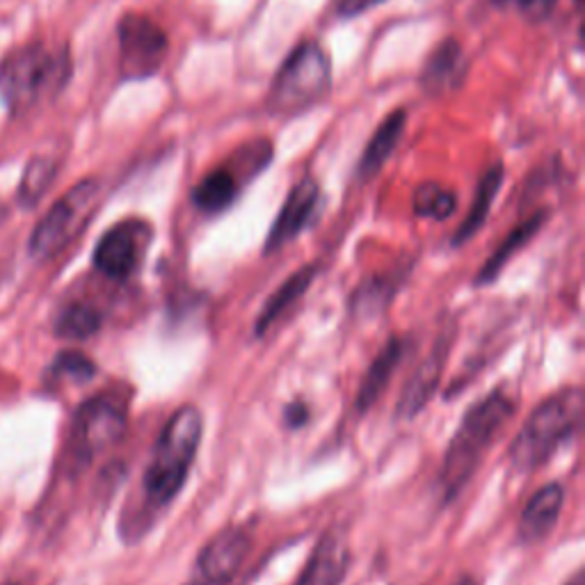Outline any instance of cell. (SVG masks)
<instances>
[{
	"mask_svg": "<svg viewBox=\"0 0 585 585\" xmlns=\"http://www.w3.org/2000/svg\"><path fill=\"white\" fill-rule=\"evenodd\" d=\"M204 419L194 405L179 407L167 419L142 475L144 510L161 512L179 496L198 458Z\"/></svg>",
	"mask_w": 585,
	"mask_h": 585,
	"instance_id": "obj_1",
	"label": "cell"
},
{
	"mask_svg": "<svg viewBox=\"0 0 585 585\" xmlns=\"http://www.w3.org/2000/svg\"><path fill=\"white\" fill-rule=\"evenodd\" d=\"M512 409V400L501 392H492L469 407L462 423L448 442L442 462L440 489L444 494V501H450L469 485L473 473L485 460L489 446L498 437V432L510 421Z\"/></svg>",
	"mask_w": 585,
	"mask_h": 585,
	"instance_id": "obj_2",
	"label": "cell"
},
{
	"mask_svg": "<svg viewBox=\"0 0 585 585\" xmlns=\"http://www.w3.org/2000/svg\"><path fill=\"white\" fill-rule=\"evenodd\" d=\"M583 419L581 386L562 389L539 403L510 446V462L517 471H535L545 465L554 450L568 442Z\"/></svg>",
	"mask_w": 585,
	"mask_h": 585,
	"instance_id": "obj_3",
	"label": "cell"
},
{
	"mask_svg": "<svg viewBox=\"0 0 585 585\" xmlns=\"http://www.w3.org/2000/svg\"><path fill=\"white\" fill-rule=\"evenodd\" d=\"M332 85L330 58L316 41L300 44L272 80L268 105L277 115H297L316 105Z\"/></svg>",
	"mask_w": 585,
	"mask_h": 585,
	"instance_id": "obj_4",
	"label": "cell"
},
{
	"mask_svg": "<svg viewBox=\"0 0 585 585\" xmlns=\"http://www.w3.org/2000/svg\"><path fill=\"white\" fill-rule=\"evenodd\" d=\"M64 76L67 58L55 55L41 44H28L5 58L0 67V90L14 111H26Z\"/></svg>",
	"mask_w": 585,
	"mask_h": 585,
	"instance_id": "obj_5",
	"label": "cell"
},
{
	"mask_svg": "<svg viewBox=\"0 0 585 585\" xmlns=\"http://www.w3.org/2000/svg\"><path fill=\"white\" fill-rule=\"evenodd\" d=\"M99 198V183L85 179L60 198L51 211L39 220L30 236V254L35 258H49L67 245L76 231L88 220Z\"/></svg>",
	"mask_w": 585,
	"mask_h": 585,
	"instance_id": "obj_6",
	"label": "cell"
},
{
	"mask_svg": "<svg viewBox=\"0 0 585 585\" xmlns=\"http://www.w3.org/2000/svg\"><path fill=\"white\" fill-rule=\"evenodd\" d=\"M126 430V411L111 398H92L76 411L72 425V453L78 462H90L117 444Z\"/></svg>",
	"mask_w": 585,
	"mask_h": 585,
	"instance_id": "obj_7",
	"label": "cell"
},
{
	"mask_svg": "<svg viewBox=\"0 0 585 585\" xmlns=\"http://www.w3.org/2000/svg\"><path fill=\"white\" fill-rule=\"evenodd\" d=\"M119 51L126 76H154L167 53V35L154 18L126 14L119 21Z\"/></svg>",
	"mask_w": 585,
	"mask_h": 585,
	"instance_id": "obj_8",
	"label": "cell"
},
{
	"mask_svg": "<svg viewBox=\"0 0 585 585\" xmlns=\"http://www.w3.org/2000/svg\"><path fill=\"white\" fill-rule=\"evenodd\" d=\"M149 225L126 220L101 236L94 250V266L111 279H126L136 272L149 243Z\"/></svg>",
	"mask_w": 585,
	"mask_h": 585,
	"instance_id": "obj_9",
	"label": "cell"
},
{
	"mask_svg": "<svg viewBox=\"0 0 585 585\" xmlns=\"http://www.w3.org/2000/svg\"><path fill=\"white\" fill-rule=\"evenodd\" d=\"M252 539L243 529H225L200 551L198 574L204 585H227L250 556Z\"/></svg>",
	"mask_w": 585,
	"mask_h": 585,
	"instance_id": "obj_10",
	"label": "cell"
},
{
	"mask_svg": "<svg viewBox=\"0 0 585 585\" xmlns=\"http://www.w3.org/2000/svg\"><path fill=\"white\" fill-rule=\"evenodd\" d=\"M450 343H453V328H448L437 341L432 345L430 355L421 361V366L415 371V376L409 378V382L403 389V396L398 400V417L403 419H415L419 411L430 403V398L435 396L444 366L448 361L450 353Z\"/></svg>",
	"mask_w": 585,
	"mask_h": 585,
	"instance_id": "obj_11",
	"label": "cell"
},
{
	"mask_svg": "<svg viewBox=\"0 0 585 585\" xmlns=\"http://www.w3.org/2000/svg\"><path fill=\"white\" fill-rule=\"evenodd\" d=\"M320 202V186L314 179H302L281 206L277 220L266 238V254L277 252L307 229Z\"/></svg>",
	"mask_w": 585,
	"mask_h": 585,
	"instance_id": "obj_12",
	"label": "cell"
},
{
	"mask_svg": "<svg viewBox=\"0 0 585 585\" xmlns=\"http://www.w3.org/2000/svg\"><path fill=\"white\" fill-rule=\"evenodd\" d=\"M565 504V489L558 483L539 487L531 498L529 504L519 517V539L526 542V545H535V542L545 539L558 524V517Z\"/></svg>",
	"mask_w": 585,
	"mask_h": 585,
	"instance_id": "obj_13",
	"label": "cell"
},
{
	"mask_svg": "<svg viewBox=\"0 0 585 585\" xmlns=\"http://www.w3.org/2000/svg\"><path fill=\"white\" fill-rule=\"evenodd\" d=\"M348 545L341 535L325 533L293 585H341L348 572Z\"/></svg>",
	"mask_w": 585,
	"mask_h": 585,
	"instance_id": "obj_14",
	"label": "cell"
},
{
	"mask_svg": "<svg viewBox=\"0 0 585 585\" xmlns=\"http://www.w3.org/2000/svg\"><path fill=\"white\" fill-rule=\"evenodd\" d=\"M462 76H465V51H462V44L458 39L448 37L428 58L423 74H421V82H423L425 92L444 94L448 90L458 88Z\"/></svg>",
	"mask_w": 585,
	"mask_h": 585,
	"instance_id": "obj_15",
	"label": "cell"
},
{
	"mask_svg": "<svg viewBox=\"0 0 585 585\" xmlns=\"http://www.w3.org/2000/svg\"><path fill=\"white\" fill-rule=\"evenodd\" d=\"M403 357H405V341L394 336L380 351V355L373 359V364L368 366L364 382L359 386V396H357L359 411H368L380 400L384 389L389 386V382H392L396 368L400 366Z\"/></svg>",
	"mask_w": 585,
	"mask_h": 585,
	"instance_id": "obj_16",
	"label": "cell"
},
{
	"mask_svg": "<svg viewBox=\"0 0 585 585\" xmlns=\"http://www.w3.org/2000/svg\"><path fill=\"white\" fill-rule=\"evenodd\" d=\"M316 277V268L314 266H305V268H300L297 272H293L284 284H281L270 297L268 302L264 305L262 314L256 316V322H254V334L256 336H264L272 325L284 316L295 302L305 295L311 287V281Z\"/></svg>",
	"mask_w": 585,
	"mask_h": 585,
	"instance_id": "obj_17",
	"label": "cell"
},
{
	"mask_svg": "<svg viewBox=\"0 0 585 585\" xmlns=\"http://www.w3.org/2000/svg\"><path fill=\"white\" fill-rule=\"evenodd\" d=\"M547 220V213L545 211H537L535 215H531L529 220H524L519 227H514L508 236H506V241L496 247V252L487 258L485 266L481 268L479 277L473 279V284L475 287H487L492 284V281L501 275V270L508 266L510 258L522 250L526 247V243H531V238L542 229V225H545Z\"/></svg>",
	"mask_w": 585,
	"mask_h": 585,
	"instance_id": "obj_18",
	"label": "cell"
},
{
	"mask_svg": "<svg viewBox=\"0 0 585 585\" xmlns=\"http://www.w3.org/2000/svg\"><path fill=\"white\" fill-rule=\"evenodd\" d=\"M407 124V113L405 111H394L389 115L373 133V138L368 140L364 154L359 158V177H373L376 171L386 163V158L394 154V149L405 131Z\"/></svg>",
	"mask_w": 585,
	"mask_h": 585,
	"instance_id": "obj_19",
	"label": "cell"
},
{
	"mask_svg": "<svg viewBox=\"0 0 585 585\" xmlns=\"http://www.w3.org/2000/svg\"><path fill=\"white\" fill-rule=\"evenodd\" d=\"M504 186V167L501 165H494L485 171V177L481 179L479 183V190H475V198H473V204L467 213V218L462 220L460 229L455 231L453 236V245H465L469 238H473L475 233L481 231V227L485 225L487 215H489V208L496 200L498 190H501Z\"/></svg>",
	"mask_w": 585,
	"mask_h": 585,
	"instance_id": "obj_20",
	"label": "cell"
},
{
	"mask_svg": "<svg viewBox=\"0 0 585 585\" xmlns=\"http://www.w3.org/2000/svg\"><path fill=\"white\" fill-rule=\"evenodd\" d=\"M238 194V179L231 169L218 167L206 175L192 190V202L204 213H222Z\"/></svg>",
	"mask_w": 585,
	"mask_h": 585,
	"instance_id": "obj_21",
	"label": "cell"
},
{
	"mask_svg": "<svg viewBox=\"0 0 585 585\" xmlns=\"http://www.w3.org/2000/svg\"><path fill=\"white\" fill-rule=\"evenodd\" d=\"M458 208L455 192L442 183L428 181L421 183L415 192V213L425 220H448Z\"/></svg>",
	"mask_w": 585,
	"mask_h": 585,
	"instance_id": "obj_22",
	"label": "cell"
},
{
	"mask_svg": "<svg viewBox=\"0 0 585 585\" xmlns=\"http://www.w3.org/2000/svg\"><path fill=\"white\" fill-rule=\"evenodd\" d=\"M101 330V314L90 305H69L55 320V334L69 341H85Z\"/></svg>",
	"mask_w": 585,
	"mask_h": 585,
	"instance_id": "obj_23",
	"label": "cell"
},
{
	"mask_svg": "<svg viewBox=\"0 0 585 585\" xmlns=\"http://www.w3.org/2000/svg\"><path fill=\"white\" fill-rule=\"evenodd\" d=\"M53 175H55L53 161H49V158H35L28 165V169H26L24 181H21V190H18L21 204H26V206L37 204L41 194L47 192L49 183L53 181Z\"/></svg>",
	"mask_w": 585,
	"mask_h": 585,
	"instance_id": "obj_24",
	"label": "cell"
},
{
	"mask_svg": "<svg viewBox=\"0 0 585 585\" xmlns=\"http://www.w3.org/2000/svg\"><path fill=\"white\" fill-rule=\"evenodd\" d=\"M394 287L386 279H368L355 291L353 314L355 316H376L384 309L386 300L392 297Z\"/></svg>",
	"mask_w": 585,
	"mask_h": 585,
	"instance_id": "obj_25",
	"label": "cell"
},
{
	"mask_svg": "<svg viewBox=\"0 0 585 585\" xmlns=\"http://www.w3.org/2000/svg\"><path fill=\"white\" fill-rule=\"evenodd\" d=\"M55 371L74 380H90L97 373V366L80 353H62L58 355Z\"/></svg>",
	"mask_w": 585,
	"mask_h": 585,
	"instance_id": "obj_26",
	"label": "cell"
},
{
	"mask_svg": "<svg viewBox=\"0 0 585 585\" xmlns=\"http://www.w3.org/2000/svg\"><path fill=\"white\" fill-rule=\"evenodd\" d=\"M498 3H508L514 10L526 14L533 21H539L549 16V12L556 8L558 0H498Z\"/></svg>",
	"mask_w": 585,
	"mask_h": 585,
	"instance_id": "obj_27",
	"label": "cell"
},
{
	"mask_svg": "<svg viewBox=\"0 0 585 585\" xmlns=\"http://www.w3.org/2000/svg\"><path fill=\"white\" fill-rule=\"evenodd\" d=\"M382 3H386V0H339V14L345 18H353Z\"/></svg>",
	"mask_w": 585,
	"mask_h": 585,
	"instance_id": "obj_28",
	"label": "cell"
},
{
	"mask_svg": "<svg viewBox=\"0 0 585 585\" xmlns=\"http://www.w3.org/2000/svg\"><path fill=\"white\" fill-rule=\"evenodd\" d=\"M307 421H309V409H307L305 403H291V405H287V409H284V423H287V428L297 430V428L305 425Z\"/></svg>",
	"mask_w": 585,
	"mask_h": 585,
	"instance_id": "obj_29",
	"label": "cell"
},
{
	"mask_svg": "<svg viewBox=\"0 0 585 585\" xmlns=\"http://www.w3.org/2000/svg\"><path fill=\"white\" fill-rule=\"evenodd\" d=\"M568 585H585V578H583V574L578 572V574H576V576H574V578H572V581H570Z\"/></svg>",
	"mask_w": 585,
	"mask_h": 585,
	"instance_id": "obj_30",
	"label": "cell"
},
{
	"mask_svg": "<svg viewBox=\"0 0 585 585\" xmlns=\"http://www.w3.org/2000/svg\"><path fill=\"white\" fill-rule=\"evenodd\" d=\"M455 585H475V581L471 576H465V578H460Z\"/></svg>",
	"mask_w": 585,
	"mask_h": 585,
	"instance_id": "obj_31",
	"label": "cell"
}]
</instances>
